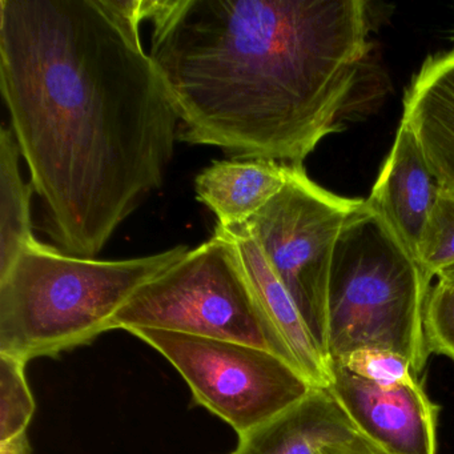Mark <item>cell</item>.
<instances>
[{
	"instance_id": "cell-20",
	"label": "cell",
	"mask_w": 454,
	"mask_h": 454,
	"mask_svg": "<svg viewBox=\"0 0 454 454\" xmlns=\"http://www.w3.org/2000/svg\"><path fill=\"white\" fill-rule=\"evenodd\" d=\"M437 280L450 281V283H454V265L446 268V270H441L437 275Z\"/></svg>"
},
{
	"instance_id": "cell-19",
	"label": "cell",
	"mask_w": 454,
	"mask_h": 454,
	"mask_svg": "<svg viewBox=\"0 0 454 454\" xmlns=\"http://www.w3.org/2000/svg\"><path fill=\"white\" fill-rule=\"evenodd\" d=\"M321 454H387L384 451H358L348 450V449H326Z\"/></svg>"
},
{
	"instance_id": "cell-21",
	"label": "cell",
	"mask_w": 454,
	"mask_h": 454,
	"mask_svg": "<svg viewBox=\"0 0 454 454\" xmlns=\"http://www.w3.org/2000/svg\"><path fill=\"white\" fill-rule=\"evenodd\" d=\"M451 52H454V49H453V51H451Z\"/></svg>"
},
{
	"instance_id": "cell-9",
	"label": "cell",
	"mask_w": 454,
	"mask_h": 454,
	"mask_svg": "<svg viewBox=\"0 0 454 454\" xmlns=\"http://www.w3.org/2000/svg\"><path fill=\"white\" fill-rule=\"evenodd\" d=\"M441 191L413 132L400 123L392 150L365 201L416 260Z\"/></svg>"
},
{
	"instance_id": "cell-16",
	"label": "cell",
	"mask_w": 454,
	"mask_h": 454,
	"mask_svg": "<svg viewBox=\"0 0 454 454\" xmlns=\"http://www.w3.org/2000/svg\"><path fill=\"white\" fill-rule=\"evenodd\" d=\"M417 262L427 278L454 265V192L441 191L422 233Z\"/></svg>"
},
{
	"instance_id": "cell-7",
	"label": "cell",
	"mask_w": 454,
	"mask_h": 454,
	"mask_svg": "<svg viewBox=\"0 0 454 454\" xmlns=\"http://www.w3.org/2000/svg\"><path fill=\"white\" fill-rule=\"evenodd\" d=\"M160 352L196 403L246 437L297 405L315 385L286 358L254 345L159 329L129 332Z\"/></svg>"
},
{
	"instance_id": "cell-6",
	"label": "cell",
	"mask_w": 454,
	"mask_h": 454,
	"mask_svg": "<svg viewBox=\"0 0 454 454\" xmlns=\"http://www.w3.org/2000/svg\"><path fill=\"white\" fill-rule=\"evenodd\" d=\"M361 200L334 195L310 180L304 166H289L283 190L247 223L326 360L332 262Z\"/></svg>"
},
{
	"instance_id": "cell-5",
	"label": "cell",
	"mask_w": 454,
	"mask_h": 454,
	"mask_svg": "<svg viewBox=\"0 0 454 454\" xmlns=\"http://www.w3.org/2000/svg\"><path fill=\"white\" fill-rule=\"evenodd\" d=\"M111 329H159L241 342L297 368L262 310L236 247L217 225L208 241L140 286L116 313Z\"/></svg>"
},
{
	"instance_id": "cell-13",
	"label": "cell",
	"mask_w": 454,
	"mask_h": 454,
	"mask_svg": "<svg viewBox=\"0 0 454 454\" xmlns=\"http://www.w3.org/2000/svg\"><path fill=\"white\" fill-rule=\"evenodd\" d=\"M288 174L289 166L262 159L214 161L196 177V196L217 224H244L283 190Z\"/></svg>"
},
{
	"instance_id": "cell-14",
	"label": "cell",
	"mask_w": 454,
	"mask_h": 454,
	"mask_svg": "<svg viewBox=\"0 0 454 454\" xmlns=\"http://www.w3.org/2000/svg\"><path fill=\"white\" fill-rule=\"evenodd\" d=\"M20 145L9 127L0 129V276L36 240L31 220L33 184L23 180Z\"/></svg>"
},
{
	"instance_id": "cell-10",
	"label": "cell",
	"mask_w": 454,
	"mask_h": 454,
	"mask_svg": "<svg viewBox=\"0 0 454 454\" xmlns=\"http://www.w3.org/2000/svg\"><path fill=\"white\" fill-rule=\"evenodd\" d=\"M326 449L384 451L361 433L328 389L315 387L297 405L240 438L232 454H321Z\"/></svg>"
},
{
	"instance_id": "cell-15",
	"label": "cell",
	"mask_w": 454,
	"mask_h": 454,
	"mask_svg": "<svg viewBox=\"0 0 454 454\" xmlns=\"http://www.w3.org/2000/svg\"><path fill=\"white\" fill-rule=\"evenodd\" d=\"M34 411L26 363L0 353V454L33 453L27 427Z\"/></svg>"
},
{
	"instance_id": "cell-2",
	"label": "cell",
	"mask_w": 454,
	"mask_h": 454,
	"mask_svg": "<svg viewBox=\"0 0 454 454\" xmlns=\"http://www.w3.org/2000/svg\"><path fill=\"white\" fill-rule=\"evenodd\" d=\"M179 139L286 166L328 135L371 51L364 0H143Z\"/></svg>"
},
{
	"instance_id": "cell-1",
	"label": "cell",
	"mask_w": 454,
	"mask_h": 454,
	"mask_svg": "<svg viewBox=\"0 0 454 454\" xmlns=\"http://www.w3.org/2000/svg\"><path fill=\"white\" fill-rule=\"evenodd\" d=\"M143 0H0V89L63 252L95 259L163 184L179 118Z\"/></svg>"
},
{
	"instance_id": "cell-18",
	"label": "cell",
	"mask_w": 454,
	"mask_h": 454,
	"mask_svg": "<svg viewBox=\"0 0 454 454\" xmlns=\"http://www.w3.org/2000/svg\"><path fill=\"white\" fill-rule=\"evenodd\" d=\"M424 331L429 352L454 361V283L437 280L430 288Z\"/></svg>"
},
{
	"instance_id": "cell-4",
	"label": "cell",
	"mask_w": 454,
	"mask_h": 454,
	"mask_svg": "<svg viewBox=\"0 0 454 454\" xmlns=\"http://www.w3.org/2000/svg\"><path fill=\"white\" fill-rule=\"evenodd\" d=\"M430 281L411 252L369 208L353 211L337 241L328 294V363L358 349L393 350L421 377Z\"/></svg>"
},
{
	"instance_id": "cell-8",
	"label": "cell",
	"mask_w": 454,
	"mask_h": 454,
	"mask_svg": "<svg viewBox=\"0 0 454 454\" xmlns=\"http://www.w3.org/2000/svg\"><path fill=\"white\" fill-rule=\"evenodd\" d=\"M334 395L356 427L387 454H435L440 408L421 381L381 387L329 361Z\"/></svg>"
},
{
	"instance_id": "cell-17",
	"label": "cell",
	"mask_w": 454,
	"mask_h": 454,
	"mask_svg": "<svg viewBox=\"0 0 454 454\" xmlns=\"http://www.w3.org/2000/svg\"><path fill=\"white\" fill-rule=\"evenodd\" d=\"M332 361L341 364L356 376L381 387H398L421 381L411 363L393 350L377 348L358 349L340 360Z\"/></svg>"
},
{
	"instance_id": "cell-3",
	"label": "cell",
	"mask_w": 454,
	"mask_h": 454,
	"mask_svg": "<svg viewBox=\"0 0 454 454\" xmlns=\"http://www.w3.org/2000/svg\"><path fill=\"white\" fill-rule=\"evenodd\" d=\"M190 249L126 260L73 256L34 240L0 276V353L27 364L111 331L135 292Z\"/></svg>"
},
{
	"instance_id": "cell-12",
	"label": "cell",
	"mask_w": 454,
	"mask_h": 454,
	"mask_svg": "<svg viewBox=\"0 0 454 454\" xmlns=\"http://www.w3.org/2000/svg\"><path fill=\"white\" fill-rule=\"evenodd\" d=\"M217 227L236 247L244 270L267 317L280 334L297 368L316 387L328 389L331 372L286 286L278 280L247 223Z\"/></svg>"
},
{
	"instance_id": "cell-11",
	"label": "cell",
	"mask_w": 454,
	"mask_h": 454,
	"mask_svg": "<svg viewBox=\"0 0 454 454\" xmlns=\"http://www.w3.org/2000/svg\"><path fill=\"white\" fill-rule=\"evenodd\" d=\"M401 123L413 132L441 188L454 192V52L424 63L406 91Z\"/></svg>"
}]
</instances>
